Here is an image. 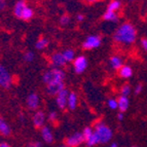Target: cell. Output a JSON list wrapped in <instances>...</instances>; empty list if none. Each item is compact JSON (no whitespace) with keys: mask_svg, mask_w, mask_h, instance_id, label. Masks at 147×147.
Masks as SVG:
<instances>
[{"mask_svg":"<svg viewBox=\"0 0 147 147\" xmlns=\"http://www.w3.org/2000/svg\"><path fill=\"white\" fill-rule=\"evenodd\" d=\"M82 143H84V139L81 132L73 133L65 140V144L68 147H79Z\"/></svg>","mask_w":147,"mask_h":147,"instance_id":"ba28073f","label":"cell"},{"mask_svg":"<svg viewBox=\"0 0 147 147\" xmlns=\"http://www.w3.org/2000/svg\"><path fill=\"white\" fill-rule=\"evenodd\" d=\"M12 13L21 21H30L34 17V9L26 0H17L12 6Z\"/></svg>","mask_w":147,"mask_h":147,"instance_id":"7a4b0ae2","label":"cell"},{"mask_svg":"<svg viewBox=\"0 0 147 147\" xmlns=\"http://www.w3.org/2000/svg\"><path fill=\"white\" fill-rule=\"evenodd\" d=\"M88 66V61L84 55H78L72 62V69L76 74L84 73Z\"/></svg>","mask_w":147,"mask_h":147,"instance_id":"52a82bcc","label":"cell"},{"mask_svg":"<svg viewBox=\"0 0 147 147\" xmlns=\"http://www.w3.org/2000/svg\"><path fill=\"white\" fill-rule=\"evenodd\" d=\"M13 84V77L6 67L0 63V88L8 90Z\"/></svg>","mask_w":147,"mask_h":147,"instance_id":"5b68a950","label":"cell"},{"mask_svg":"<svg viewBox=\"0 0 147 147\" xmlns=\"http://www.w3.org/2000/svg\"><path fill=\"white\" fill-rule=\"evenodd\" d=\"M123 65V57L119 55H112L109 59V66L112 70H117Z\"/></svg>","mask_w":147,"mask_h":147,"instance_id":"9a60e30c","label":"cell"},{"mask_svg":"<svg viewBox=\"0 0 147 147\" xmlns=\"http://www.w3.org/2000/svg\"><path fill=\"white\" fill-rule=\"evenodd\" d=\"M113 40L121 47H131L137 40V29L132 23H123L113 33Z\"/></svg>","mask_w":147,"mask_h":147,"instance_id":"6da1fadb","label":"cell"},{"mask_svg":"<svg viewBox=\"0 0 147 147\" xmlns=\"http://www.w3.org/2000/svg\"><path fill=\"white\" fill-rule=\"evenodd\" d=\"M35 58V55L33 52L31 51H27V52H25L24 55H23V60L25 62H27V63H31Z\"/></svg>","mask_w":147,"mask_h":147,"instance_id":"4316f807","label":"cell"},{"mask_svg":"<svg viewBox=\"0 0 147 147\" xmlns=\"http://www.w3.org/2000/svg\"><path fill=\"white\" fill-rule=\"evenodd\" d=\"M84 20V16L82 13H78V15L76 16V21L77 22H82Z\"/></svg>","mask_w":147,"mask_h":147,"instance_id":"e575fe53","label":"cell"},{"mask_svg":"<svg viewBox=\"0 0 147 147\" xmlns=\"http://www.w3.org/2000/svg\"><path fill=\"white\" fill-rule=\"evenodd\" d=\"M94 133L97 136L100 144H106L112 139L113 131L111 127L107 125L103 120H98L94 127Z\"/></svg>","mask_w":147,"mask_h":147,"instance_id":"277c9868","label":"cell"},{"mask_svg":"<svg viewBox=\"0 0 147 147\" xmlns=\"http://www.w3.org/2000/svg\"><path fill=\"white\" fill-rule=\"evenodd\" d=\"M119 19V16H118V12L110 11V10H105V12L103 13V20L106 22L109 23H115Z\"/></svg>","mask_w":147,"mask_h":147,"instance_id":"ffe728a7","label":"cell"},{"mask_svg":"<svg viewBox=\"0 0 147 147\" xmlns=\"http://www.w3.org/2000/svg\"><path fill=\"white\" fill-rule=\"evenodd\" d=\"M140 45L144 52H147V38H142L140 41Z\"/></svg>","mask_w":147,"mask_h":147,"instance_id":"1f68e13d","label":"cell"},{"mask_svg":"<svg viewBox=\"0 0 147 147\" xmlns=\"http://www.w3.org/2000/svg\"><path fill=\"white\" fill-rule=\"evenodd\" d=\"M130 107V100L129 97L125 96H119L117 98V109L119 112H125Z\"/></svg>","mask_w":147,"mask_h":147,"instance_id":"e0dca14e","label":"cell"},{"mask_svg":"<svg viewBox=\"0 0 147 147\" xmlns=\"http://www.w3.org/2000/svg\"><path fill=\"white\" fill-rule=\"evenodd\" d=\"M45 88H47V93L49 96H54L55 97L59 92H61L63 88H65V82L49 84V86H45Z\"/></svg>","mask_w":147,"mask_h":147,"instance_id":"2e32d148","label":"cell"},{"mask_svg":"<svg viewBox=\"0 0 147 147\" xmlns=\"http://www.w3.org/2000/svg\"><path fill=\"white\" fill-rule=\"evenodd\" d=\"M49 45V40L47 37H39L35 42V49L37 51H44Z\"/></svg>","mask_w":147,"mask_h":147,"instance_id":"44dd1931","label":"cell"},{"mask_svg":"<svg viewBox=\"0 0 147 147\" xmlns=\"http://www.w3.org/2000/svg\"><path fill=\"white\" fill-rule=\"evenodd\" d=\"M118 75L123 79H129L133 76V68L130 65L123 64V66L118 69Z\"/></svg>","mask_w":147,"mask_h":147,"instance_id":"d6986e66","label":"cell"},{"mask_svg":"<svg viewBox=\"0 0 147 147\" xmlns=\"http://www.w3.org/2000/svg\"><path fill=\"white\" fill-rule=\"evenodd\" d=\"M65 77H66V73L62 68L51 67L42 74V81L45 86H49V84L64 82Z\"/></svg>","mask_w":147,"mask_h":147,"instance_id":"3957f363","label":"cell"},{"mask_svg":"<svg viewBox=\"0 0 147 147\" xmlns=\"http://www.w3.org/2000/svg\"><path fill=\"white\" fill-rule=\"evenodd\" d=\"M132 93V88H131L130 84H123V86H120L119 88V96H125V97H129V95Z\"/></svg>","mask_w":147,"mask_h":147,"instance_id":"cb8c5ba5","label":"cell"},{"mask_svg":"<svg viewBox=\"0 0 147 147\" xmlns=\"http://www.w3.org/2000/svg\"><path fill=\"white\" fill-rule=\"evenodd\" d=\"M88 4H94V3H97V2H99L100 0H84Z\"/></svg>","mask_w":147,"mask_h":147,"instance_id":"8d00e7d4","label":"cell"},{"mask_svg":"<svg viewBox=\"0 0 147 147\" xmlns=\"http://www.w3.org/2000/svg\"><path fill=\"white\" fill-rule=\"evenodd\" d=\"M110 147H118V145H117V143H112V144L110 145Z\"/></svg>","mask_w":147,"mask_h":147,"instance_id":"f35d334b","label":"cell"},{"mask_svg":"<svg viewBox=\"0 0 147 147\" xmlns=\"http://www.w3.org/2000/svg\"><path fill=\"white\" fill-rule=\"evenodd\" d=\"M40 136H41L43 142L51 144L54 142V133H53L52 129L47 125H44L40 129Z\"/></svg>","mask_w":147,"mask_h":147,"instance_id":"4fadbf2b","label":"cell"},{"mask_svg":"<svg viewBox=\"0 0 147 147\" xmlns=\"http://www.w3.org/2000/svg\"><path fill=\"white\" fill-rule=\"evenodd\" d=\"M0 147H11L7 142L5 141H0Z\"/></svg>","mask_w":147,"mask_h":147,"instance_id":"d590c367","label":"cell"},{"mask_svg":"<svg viewBox=\"0 0 147 147\" xmlns=\"http://www.w3.org/2000/svg\"><path fill=\"white\" fill-rule=\"evenodd\" d=\"M81 134H82L84 141H86V139H88V138L91 137V136L94 134V129H93V127H86L84 130H82Z\"/></svg>","mask_w":147,"mask_h":147,"instance_id":"83f0119b","label":"cell"},{"mask_svg":"<svg viewBox=\"0 0 147 147\" xmlns=\"http://www.w3.org/2000/svg\"><path fill=\"white\" fill-rule=\"evenodd\" d=\"M60 147H68V146H67V145L65 144V143H64V144H61V145H60Z\"/></svg>","mask_w":147,"mask_h":147,"instance_id":"ab89813d","label":"cell"},{"mask_svg":"<svg viewBox=\"0 0 147 147\" xmlns=\"http://www.w3.org/2000/svg\"><path fill=\"white\" fill-rule=\"evenodd\" d=\"M26 106L29 110L36 111L38 110V108L40 106V98L38 94L36 93H31L27 96L26 98Z\"/></svg>","mask_w":147,"mask_h":147,"instance_id":"7c38bea8","label":"cell"},{"mask_svg":"<svg viewBox=\"0 0 147 147\" xmlns=\"http://www.w3.org/2000/svg\"><path fill=\"white\" fill-rule=\"evenodd\" d=\"M47 114L42 110H36L34 111L33 115H32V123L33 125L37 129H41L42 127L45 125V121H47Z\"/></svg>","mask_w":147,"mask_h":147,"instance_id":"30bf717a","label":"cell"},{"mask_svg":"<svg viewBox=\"0 0 147 147\" xmlns=\"http://www.w3.org/2000/svg\"><path fill=\"white\" fill-rule=\"evenodd\" d=\"M121 9V1L119 0H110L107 5L106 10H110V11L118 12Z\"/></svg>","mask_w":147,"mask_h":147,"instance_id":"603a6c76","label":"cell"},{"mask_svg":"<svg viewBox=\"0 0 147 147\" xmlns=\"http://www.w3.org/2000/svg\"><path fill=\"white\" fill-rule=\"evenodd\" d=\"M117 119L119 120V121H121V120L123 119V112H118L117 113Z\"/></svg>","mask_w":147,"mask_h":147,"instance_id":"74e56055","label":"cell"},{"mask_svg":"<svg viewBox=\"0 0 147 147\" xmlns=\"http://www.w3.org/2000/svg\"><path fill=\"white\" fill-rule=\"evenodd\" d=\"M10 133H11V129H10L9 123L5 120V118L0 115V135L3 137H8Z\"/></svg>","mask_w":147,"mask_h":147,"instance_id":"ac0fdd59","label":"cell"},{"mask_svg":"<svg viewBox=\"0 0 147 147\" xmlns=\"http://www.w3.org/2000/svg\"><path fill=\"white\" fill-rule=\"evenodd\" d=\"M107 106L111 110H116L117 109V99L109 98L107 100Z\"/></svg>","mask_w":147,"mask_h":147,"instance_id":"f1b7e54d","label":"cell"},{"mask_svg":"<svg viewBox=\"0 0 147 147\" xmlns=\"http://www.w3.org/2000/svg\"><path fill=\"white\" fill-rule=\"evenodd\" d=\"M78 106V96L74 92H69L67 98V108L69 110H75Z\"/></svg>","mask_w":147,"mask_h":147,"instance_id":"5bb4252c","label":"cell"},{"mask_svg":"<svg viewBox=\"0 0 147 147\" xmlns=\"http://www.w3.org/2000/svg\"><path fill=\"white\" fill-rule=\"evenodd\" d=\"M84 143H86L88 147H94L97 144H99V140H98V138H97V136L95 135V133H94L91 137L84 141Z\"/></svg>","mask_w":147,"mask_h":147,"instance_id":"484cf974","label":"cell"},{"mask_svg":"<svg viewBox=\"0 0 147 147\" xmlns=\"http://www.w3.org/2000/svg\"><path fill=\"white\" fill-rule=\"evenodd\" d=\"M7 7V1L6 0H0V12L6 9Z\"/></svg>","mask_w":147,"mask_h":147,"instance_id":"836d02e7","label":"cell"},{"mask_svg":"<svg viewBox=\"0 0 147 147\" xmlns=\"http://www.w3.org/2000/svg\"><path fill=\"white\" fill-rule=\"evenodd\" d=\"M59 24L62 27H67L71 24V18L69 15H62L59 19Z\"/></svg>","mask_w":147,"mask_h":147,"instance_id":"d4e9b609","label":"cell"},{"mask_svg":"<svg viewBox=\"0 0 147 147\" xmlns=\"http://www.w3.org/2000/svg\"><path fill=\"white\" fill-rule=\"evenodd\" d=\"M133 147H136V146H133Z\"/></svg>","mask_w":147,"mask_h":147,"instance_id":"b9f144b4","label":"cell"},{"mask_svg":"<svg viewBox=\"0 0 147 147\" xmlns=\"http://www.w3.org/2000/svg\"><path fill=\"white\" fill-rule=\"evenodd\" d=\"M119 1H123V0H119Z\"/></svg>","mask_w":147,"mask_h":147,"instance_id":"60d3db41","label":"cell"},{"mask_svg":"<svg viewBox=\"0 0 147 147\" xmlns=\"http://www.w3.org/2000/svg\"><path fill=\"white\" fill-rule=\"evenodd\" d=\"M47 118L51 121V123H56L57 120H58V112L55 110H52L49 111V113L47 114Z\"/></svg>","mask_w":147,"mask_h":147,"instance_id":"f546056e","label":"cell"},{"mask_svg":"<svg viewBox=\"0 0 147 147\" xmlns=\"http://www.w3.org/2000/svg\"><path fill=\"white\" fill-rule=\"evenodd\" d=\"M68 94H69V91L65 88L55 96L56 105L58 106V108L61 109V110L67 108V98H68Z\"/></svg>","mask_w":147,"mask_h":147,"instance_id":"8fae6325","label":"cell"},{"mask_svg":"<svg viewBox=\"0 0 147 147\" xmlns=\"http://www.w3.org/2000/svg\"><path fill=\"white\" fill-rule=\"evenodd\" d=\"M26 147H42V145L39 141H31L28 143Z\"/></svg>","mask_w":147,"mask_h":147,"instance_id":"4dcf8cb0","label":"cell"},{"mask_svg":"<svg viewBox=\"0 0 147 147\" xmlns=\"http://www.w3.org/2000/svg\"><path fill=\"white\" fill-rule=\"evenodd\" d=\"M142 88H143V86L141 84H136L135 88H134V93H135L136 95H139V94L142 92Z\"/></svg>","mask_w":147,"mask_h":147,"instance_id":"d6a6232c","label":"cell"},{"mask_svg":"<svg viewBox=\"0 0 147 147\" xmlns=\"http://www.w3.org/2000/svg\"><path fill=\"white\" fill-rule=\"evenodd\" d=\"M62 54H63L64 59H65V61H66L67 63H72L73 60L75 59V57H76L75 51H74L73 49H70V47H69V49H64L63 52H62Z\"/></svg>","mask_w":147,"mask_h":147,"instance_id":"7402d4cb","label":"cell"},{"mask_svg":"<svg viewBox=\"0 0 147 147\" xmlns=\"http://www.w3.org/2000/svg\"><path fill=\"white\" fill-rule=\"evenodd\" d=\"M102 44V37L100 35L92 34L86 37V39L82 41V49L86 51H92V49H98Z\"/></svg>","mask_w":147,"mask_h":147,"instance_id":"8992f818","label":"cell"},{"mask_svg":"<svg viewBox=\"0 0 147 147\" xmlns=\"http://www.w3.org/2000/svg\"><path fill=\"white\" fill-rule=\"evenodd\" d=\"M49 61L51 66L55 67V68H62L67 64V62L65 61L63 57L62 52H55L53 53L49 58Z\"/></svg>","mask_w":147,"mask_h":147,"instance_id":"9c48e42d","label":"cell"}]
</instances>
